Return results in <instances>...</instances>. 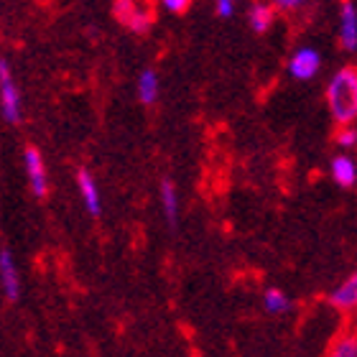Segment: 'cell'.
<instances>
[{"label":"cell","mask_w":357,"mask_h":357,"mask_svg":"<svg viewBox=\"0 0 357 357\" xmlns=\"http://www.w3.org/2000/svg\"><path fill=\"white\" fill-rule=\"evenodd\" d=\"M164 8L172 10V13H184L186 8H189V3H186V0H166Z\"/></svg>","instance_id":"ac0fdd59"},{"label":"cell","mask_w":357,"mask_h":357,"mask_svg":"<svg viewBox=\"0 0 357 357\" xmlns=\"http://www.w3.org/2000/svg\"><path fill=\"white\" fill-rule=\"evenodd\" d=\"M327 100L332 118L340 126H347L352 120H357V72L352 67L340 69L327 87Z\"/></svg>","instance_id":"6da1fadb"},{"label":"cell","mask_w":357,"mask_h":357,"mask_svg":"<svg viewBox=\"0 0 357 357\" xmlns=\"http://www.w3.org/2000/svg\"><path fill=\"white\" fill-rule=\"evenodd\" d=\"M77 186H79V194H82L84 204H87L89 215H100V192H97L95 178L89 176L87 169H79L77 172Z\"/></svg>","instance_id":"9c48e42d"},{"label":"cell","mask_w":357,"mask_h":357,"mask_svg":"<svg viewBox=\"0 0 357 357\" xmlns=\"http://www.w3.org/2000/svg\"><path fill=\"white\" fill-rule=\"evenodd\" d=\"M321 69V54L319 49H314V46H298L296 52L291 54L289 59V75L294 79H314V77L319 75Z\"/></svg>","instance_id":"3957f363"},{"label":"cell","mask_w":357,"mask_h":357,"mask_svg":"<svg viewBox=\"0 0 357 357\" xmlns=\"http://www.w3.org/2000/svg\"><path fill=\"white\" fill-rule=\"evenodd\" d=\"M138 97H141L143 105H153L158 97V77L153 69H146L138 77Z\"/></svg>","instance_id":"7c38bea8"},{"label":"cell","mask_w":357,"mask_h":357,"mask_svg":"<svg viewBox=\"0 0 357 357\" xmlns=\"http://www.w3.org/2000/svg\"><path fill=\"white\" fill-rule=\"evenodd\" d=\"M329 172H332V178H335L342 189H350V186H355L357 166H355V161H352L350 156H335V158H332V164H329Z\"/></svg>","instance_id":"ba28073f"},{"label":"cell","mask_w":357,"mask_h":357,"mask_svg":"<svg viewBox=\"0 0 357 357\" xmlns=\"http://www.w3.org/2000/svg\"><path fill=\"white\" fill-rule=\"evenodd\" d=\"M340 44L344 52H357V8L342 3L340 10Z\"/></svg>","instance_id":"5b68a950"},{"label":"cell","mask_w":357,"mask_h":357,"mask_svg":"<svg viewBox=\"0 0 357 357\" xmlns=\"http://www.w3.org/2000/svg\"><path fill=\"white\" fill-rule=\"evenodd\" d=\"M0 107L8 123L21 120V95H18V87L10 77V67L6 59H0Z\"/></svg>","instance_id":"7a4b0ae2"},{"label":"cell","mask_w":357,"mask_h":357,"mask_svg":"<svg viewBox=\"0 0 357 357\" xmlns=\"http://www.w3.org/2000/svg\"><path fill=\"white\" fill-rule=\"evenodd\" d=\"M278 8H298V3H286V0H281V3H275Z\"/></svg>","instance_id":"d6986e66"},{"label":"cell","mask_w":357,"mask_h":357,"mask_svg":"<svg viewBox=\"0 0 357 357\" xmlns=\"http://www.w3.org/2000/svg\"><path fill=\"white\" fill-rule=\"evenodd\" d=\"M0 281H3V291L10 301L21 296V281H18V268H15L13 258L8 250L0 253Z\"/></svg>","instance_id":"52a82bcc"},{"label":"cell","mask_w":357,"mask_h":357,"mask_svg":"<svg viewBox=\"0 0 357 357\" xmlns=\"http://www.w3.org/2000/svg\"><path fill=\"white\" fill-rule=\"evenodd\" d=\"M232 13H235V6H232L230 0H220V3H217V15H220V18H230Z\"/></svg>","instance_id":"e0dca14e"},{"label":"cell","mask_w":357,"mask_h":357,"mask_svg":"<svg viewBox=\"0 0 357 357\" xmlns=\"http://www.w3.org/2000/svg\"><path fill=\"white\" fill-rule=\"evenodd\" d=\"M248 21H250V29L255 33H266L271 29V23H273V10L268 6H263V3H255L250 8V13H248Z\"/></svg>","instance_id":"4fadbf2b"},{"label":"cell","mask_w":357,"mask_h":357,"mask_svg":"<svg viewBox=\"0 0 357 357\" xmlns=\"http://www.w3.org/2000/svg\"><path fill=\"white\" fill-rule=\"evenodd\" d=\"M26 172L31 178V189L36 197H44L46 194V169H44V158H41V151L29 146L26 149Z\"/></svg>","instance_id":"8992f818"},{"label":"cell","mask_w":357,"mask_h":357,"mask_svg":"<svg viewBox=\"0 0 357 357\" xmlns=\"http://www.w3.org/2000/svg\"><path fill=\"white\" fill-rule=\"evenodd\" d=\"M263 304H266V309L271 314H286L291 312V298L283 294L281 289H268L266 294H263Z\"/></svg>","instance_id":"5bb4252c"},{"label":"cell","mask_w":357,"mask_h":357,"mask_svg":"<svg viewBox=\"0 0 357 357\" xmlns=\"http://www.w3.org/2000/svg\"><path fill=\"white\" fill-rule=\"evenodd\" d=\"M115 18L126 23L133 33H146L153 23V15L143 8H135L133 3H115Z\"/></svg>","instance_id":"277c9868"},{"label":"cell","mask_w":357,"mask_h":357,"mask_svg":"<svg viewBox=\"0 0 357 357\" xmlns=\"http://www.w3.org/2000/svg\"><path fill=\"white\" fill-rule=\"evenodd\" d=\"M161 204H164V215H166V222L169 227H176V220H178V199H176V189L169 178L161 181Z\"/></svg>","instance_id":"8fae6325"},{"label":"cell","mask_w":357,"mask_h":357,"mask_svg":"<svg viewBox=\"0 0 357 357\" xmlns=\"http://www.w3.org/2000/svg\"><path fill=\"white\" fill-rule=\"evenodd\" d=\"M329 301L337 309H355L357 306V271L340 286L337 291L329 294Z\"/></svg>","instance_id":"30bf717a"},{"label":"cell","mask_w":357,"mask_h":357,"mask_svg":"<svg viewBox=\"0 0 357 357\" xmlns=\"http://www.w3.org/2000/svg\"><path fill=\"white\" fill-rule=\"evenodd\" d=\"M337 146H340V149H352V146H357V128H344V130H340V133H337Z\"/></svg>","instance_id":"2e32d148"},{"label":"cell","mask_w":357,"mask_h":357,"mask_svg":"<svg viewBox=\"0 0 357 357\" xmlns=\"http://www.w3.org/2000/svg\"><path fill=\"white\" fill-rule=\"evenodd\" d=\"M329 357H357V340L355 337H342Z\"/></svg>","instance_id":"9a60e30c"}]
</instances>
